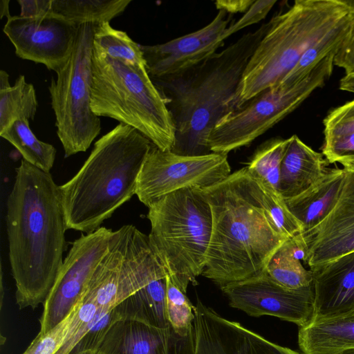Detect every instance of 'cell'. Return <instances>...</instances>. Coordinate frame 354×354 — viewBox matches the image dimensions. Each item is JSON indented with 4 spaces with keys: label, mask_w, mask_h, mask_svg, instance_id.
Segmentation results:
<instances>
[{
    "label": "cell",
    "mask_w": 354,
    "mask_h": 354,
    "mask_svg": "<svg viewBox=\"0 0 354 354\" xmlns=\"http://www.w3.org/2000/svg\"><path fill=\"white\" fill-rule=\"evenodd\" d=\"M6 201L9 261L19 309L43 304L63 264L67 229L59 186L22 159Z\"/></svg>",
    "instance_id": "obj_1"
},
{
    "label": "cell",
    "mask_w": 354,
    "mask_h": 354,
    "mask_svg": "<svg viewBox=\"0 0 354 354\" xmlns=\"http://www.w3.org/2000/svg\"><path fill=\"white\" fill-rule=\"evenodd\" d=\"M202 192L212 215L202 275L221 288L264 272L288 238L267 211L259 184L243 167Z\"/></svg>",
    "instance_id": "obj_2"
},
{
    "label": "cell",
    "mask_w": 354,
    "mask_h": 354,
    "mask_svg": "<svg viewBox=\"0 0 354 354\" xmlns=\"http://www.w3.org/2000/svg\"><path fill=\"white\" fill-rule=\"evenodd\" d=\"M271 22L243 35L178 76L151 78L166 100L175 125L171 152L187 156L212 153L208 136L218 120L234 109V96L244 70Z\"/></svg>",
    "instance_id": "obj_3"
},
{
    "label": "cell",
    "mask_w": 354,
    "mask_h": 354,
    "mask_svg": "<svg viewBox=\"0 0 354 354\" xmlns=\"http://www.w3.org/2000/svg\"><path fill=\"white\" fill-rule=\"evenodd\" d=\"M152 145L122 123L97 140L79 171L59 186L67 229L93 232L129 201Z\"/></svg>",
    "instance_id": "obj_4"
},
{
    "label": "cell",
    "mask_w": 354,
    "mask_h": 354,
    "mask_svg": "<svg viewBox=\"0 0 354 354\" xmlns=\"http://www.w3.org/2000/svg\"><path fill=\"white\" fill-rule=\"evenodd\" d=\"M353 20L354 1L345 0H297L285 12L274 16L244 70L234 109L279 86L314 43Z\"/></svg>",
    "instance_id": "obj_5"
},
{
    "label": "cell",
    "mask_w": 354,
    "mask_h": 354,
    "mask_svg": "<svg viewBox=\"0 0 354 354\" xmlns=\"http://www.w3.org/2000/svg\"><path fill=\"white\" fill-rule=\"evenodd\" d=\"M91 106L97 116L129 125L159 149L171 150L174 120L147 68L113 59L94 46Z\"/></svg>",
    "instance_id": "obj_6"
},
{
    "label": "cell",
    "mask_w": 354,
    "mask_h": 354,
    "mask_svg": "<svg viewBox=\"0 0 354 354\" xmlns=\"http://www.w3.org/2000/svg\"><path fill=\"white\" fill-rule=\"evenodd\" d=\"M148 208L150 242L171 281L186 293L205 266L212 231L209 204L202 189L186 187Z\"/></svg>",
    "instance_id": "obj_7"
},
{
    "label": "cell",
    "mask_w": 354,
    "mask_h": 354,
    "mask_svg": "<svg viewBox=\"0 0 354 354\" xmlns=\"http://www.w3.org/2000/svg\"><path fill=\"white\" fill-rule=\"evenodd\" d=\"M97 24L78 26L72 53L48 86L57 134L65 158L86 151L101 131L100 117L91 106L93 37Z\"/></svg>",
    "instance_id": "obj_8"
},
{
    "label": "cell",
    "mask_w": 354,
    "mask_h": 354,
    "mask_svg": "<svg viewBox=\"0 0 354 354\" xmlns=\"http://www.w3.org/2000/svg\"><path fill=\"white\" fill-rule=\"evenodd\" d=\"M334 55L298 82L267 88L223 116L208 136L211 152L227 154L248 145L292 113L330 77Z\"/></svg>",
    "instance_id": "obj_9"
},
{
    "label": "cell",
    "mask_w": 354,
    "mask_h": 354,
    "mask_svg": "<svg viewBox=\"0 0 354 354\" xmlns=\"http://www.w3.org/2000/svg\"><path fill=\"white\" fill-rule=\"evenodd\" d=\"M230 171L227 154L181 156L153 144L139 173L136 194L149 207L177 190L214 185L226 178Z\"/></svg>",
    "instance_id": "obj_10"
},
{
    "label": "cell",
    "mask_w": 354,
    "mask_h": 354,
    "mask_svg": "<svg viewBox=\"0 0 354 354\" xmlns=\"http://www.w3.org/2000/svg\"><path fill=\"white\" fill-rule=\"evenodd\" d=\"M113 231L100 227L72 243L43 305L39 333L62 322L81 298L97 266L106 253Z\"/></svg>",
    "instance_id": "obj_11"
},
{
    "label": "cell",
    "mask_w": 354,
    "mask_h": 354,
    "mask_svg": "<svg viewBox=\"0 0 354 354\" xmlns=\"http://www.w3.org/2000/svg\"><path fill=\"white\" fill-rule=\"evenodd\" d=\"M230 306L248 315H270L295 323L299 328L314 322L313 285L297 290L285 288L264 271L247 279L221 287Z\"/></svg>",
    "instance_id": "obj_12"
},
{
    "label": "cell",
    "mask_w": 354,
    "mask_h": 354,
    "mask_svg": "<svg viewBox=\"0 0 354 354\" xmlns=\"http://www.w3.org/2000/svg\"><path fill=\"white\" fill-rule=\"evenodd\" d=\"M78 26L49 13L37 17L10 16L3 32L21 59L57 72L69 59Z\"/></svg>",
    "instance_id": "obj_13"
},
{
    "label": "cell",
    "mask_w": 354,
    "mask_h": 354,
    "mask_svg": "<svg viewBox=\"0 0 354 354\" xmlns=\"http://www.w3.org/2000/svg\"><path fill=\"white\" fill-rule=\"evenodd\" d=\"M193 328L180 354H300L226 319L199 299Z\"/></svg>",
    "instance_id": "obj_14"
},
{
    "label": "cell",
    "mask_w": 354,
    "mask_h": 354,
    "mask_svg": "<svg viewBox=\"0 0 354 354\" xmlns=\"http://www.w3.org/2000/svg\"><path fill=\"white\" fill-rule=\"evenodd\" d=\"M231 20L232 15L219 10L209 24L195 32L163 44H140L151 78L178 76L212 56L223 45Z\"/></svg>",
    "instance_id": "obj_15"
},
{
    "label": "cell",
    "mask_w": 354,
    "mask_h": 354,
    "mask_svg": "<svg viewBox=\"0 0 354 354\" xmlns=\"http://www.w3.org/2000/svg\"><path fill=\"white\" fill-rule=\"evenodd\" d=\"M342 165L345 178L335 207L317 226L295 237L310 268L354 251V161Z\"/></svg>",
    "instance_id": "obj_16"
},
{
    "label": "cell",
    "mask_w": 354,
    "mask_h": 354,
    "mask_svg": "<svg viewBox=\"0 0 354 354\" xmlns=\"http://www.w3.org/2000/svg\"><path fill=\"white\" fill-rule=\"evenodd\" d=\"M310 268L315 295L314 321L354 312V251Z\"/></svg>",
    "instance_id": "obj_17"
},
{
    "label": "cell",
    "mask_w": 354,
    "mask_h": 354,
    "mask_svg": "<svg viewBox=\"0 0 354 354\" xmlns=\"http://www.w3.org/2000/svg\"><path fill=\"white\" fill-rule=\"evenodd\" d=\"M185 339L171 326L162 328L121 318L109 329L99 350L104 354H180Z\"/></svg>",
    "instance_id": "obj_18"
},
{
    "label": "cell",
    "mask_w": 354,
    "mask_h": 354,
    "mask_svg": "<svg viewBox=\"0 0 354 354\" xmlns=\"http://www.w3.org/2000/svg\"><path fill=\"white\" fill-rule=\"evenodd\" d=\"M344 178L343 168L328 169L324 175L305 192L284 199L287 207L300 223L301 233L317 226L330 213L339 198Z\"/></svg>",
    "instance_id": "obj_19"
},
{
    "label": "cell",
    "mask_w": 354,
    "mask_h": 354,
    "mask_svg": "<svg viewBox=\"0 0 354 354\" xmlns=\"http://www.w3.org/2000/svg\"><path fill=\"white\" fill-rule=\"evenodd\" d=\"M328 161L296 135L290 137L280 169L279 193L284 199L305 192L326 172Z\"/></svg>",
    "instance_id": "obj_20"
},
{
    "label": "cell",
    "mask_w": 354,
    "mask_h": 354,
    "mask_svg": "<svg viewBox=\"0 0 354 354\" xmlns=\"http://www.w3.org/2000/svg\"><path fill=\"white\" fill-rule=\"evenodd\" d=\"M298 344L304 354H334L354 348V312L299 328Z\"/></svg>",
    "instance_id": "obj_21"
},
{
    "label": "cell",
    "mask_w": 354,
    "mask_h": 354,
    "mask_svg": "<svg viewBox=\"0 0 354 354\" xmlns=\"http://www.w3.org/2000/svg\"><path fill=\"white\" fill-rule=\"evenodd\" d=\"M168 276L152 281L119 304L115 308L122 318L158 328L169 327L166 311Z\"/></svg>",
    "instance_id": "obj_22"
},
{
    "label": "cell",
    "mask_w": 354,
    "mask_h": 354,
    "mask_svg": "<svg viewBox=\"0 0 354 354\" xmlns=\"http://www.w3.org/2000/svg\"><path fill=\"white\" fill-rule=\"evenodd\" d=\"M38 107L33 84L20 75L11 86L9 75L0 71V133L19 119L34 120Z\"/></svg>",
    "instance_id": "obj_23"
},
{
    "label": "cell",
    "mask_w": 354,
    "mask_h": 354,
    "mask_svg": "<svg viewBox=\"0 0 354 354\" xmlns=\"http://www.w3.org/2000/svg\"><path fill=\"white\" fill-rule=\"evenodd\" d=\"M305 253L295 238L288 239L273 254L265 272L277 283L289 289L297 290L313 284L310 269L302 266Z\"/></svg>",
    "instance_id": "obj_24"
},
{
    "label": "cell",
    "mask_w": 354,
    "mask_h": 354,
    "mask_svg": "<svg viewBox=\"0 0 354 354\" xmlns=\"http://www.w3.org/2000/svg\"><path fill=\"white\" fill-rule=\"evenodd\" d=\"M131 0H51L50 12L79 26L109 22L121 15Z\"/></svg>",
    "instance_id": "obj_25"
},
{
    "label": "cell",
    "mask_w": 354,
    "mask_h": 354,
    "mask_svg": "<svg viewBox=\"0 0 354 354\" xmlns=\"http://www.w3.org/2000/svg\"><path fill=\"white\" fill-rule=\"evenodd\" d=\"M0 136L17 149L24 160L50 173L55 160L56 149L35 136L28 119L16 120Z\"/></svg>",
    "instance_id": "obj_26"
},
{
    "label": "cell",
    "mask_w": 354,
    "mask_h": 354,
    "mask_svg": "<svg viewBox=\"0 0 354 354\" xmlns=\"http://www.w3.org/2000/svg\"><path fill=\"white\" fill-rule=\"evenodd\" d=\"M289 142L290 138L266 140L257 149L245 167L261 185L279 193L281 165Z\"/></svg>",
    "instance_id": "obj_27"
},
{
    "label": "cell",
    "mask_w": 354,
    "mask_h": 354,
    "mask_svg": "<svg viewBox=\"0 0 354 354\" xmlns=\"http://www.w3.org/2000/svg\"><path fill=\"white\" fill-rule=\"evenodd\" d=\"M93 46L113 59L147 68L140 44L135 42L127 32L113 28L108 21L96 25Z\"/></svg>",
    "instance_id": "obj_28"
},
{
    "label": "cell",
    "mask_w": 354,
    "mask_h": 354,
    "mask_svg": "<svg viewBox=\"0 0 354 354\" xmlns=\"http://www.w3.org/2000/svg\"><path fill=\"white\" fill-rule=\"evenodd\" d=\"M354 20L348 21L328 33L314 43L304 53L295 67L280 84H293L302 80L318 64L334 55L348 34Z\"/></svg>",
    "instance_id": "obj_29"
},
{
    "label": "cell",
    "mask_w": 354,
    "mask_h": 354,
    "mask_svg": "<svg viewBox=\"0 0 354 354\" xmlns=\"http://www.w3.org/2000/svg\"><path fill=\"white\" fill-rule=\"evenodd\" d=\"M195 306L178 286L171 280L167 281L166 311L170 326L181 337H187L192 332L195 318Z\"/></svg>",
    "instance_id": "obj_30"
},
{
    "label": "cell",
    "mask_w": 354,
    "mask_h": 354,
    "mask_svg": "<svg viewBox=\"0 0 354 354\" xmlns=\"http://www.w3.org/2000/svg\"><path fill=\"white\" fill-rule=\"evenodd\" d=\"M259 185L263 192L266 208L279 231L288 239L299 235L301 233V225L287 207L280 193Z\"/></svg>",
    "instance_id": "obj_31"
},
{
    "label": "cell",
    "mask_w": 354,
    "mask_h": 354,
    "mask_svg": "<svg viewBox=\"0 0 354 354\" xmlns=\"http://www.w3.org/2000/svg\"><path fill=\"white\" fill-rule=\"evenodd\" d=\"M97 310L98 308L93 301L82 295L76 304V310L66 338L56 354H72L89 330Z\"/></svg>",
    "instance_id": "obj_32"
},
{
    "label": "cell",
    "mask_w": 354,
    "mask_h": 354,
    "mask_svg": "<svg viewBox=\"0 0 354 354\" xmlns=\"http://www.w3.org/2000/svg\"><path fill=\"white\" fill-rule=\"evenodd\" d=\"M75 310L76 305L55 327L44 333H38L22 354H56L66 338Z\"/></svg>",
    "instance_id": "obj_33"
},
{
    "label": "cell",
    "mask_w": 354,
    "mask_h": 354,
    "mask_svg": "<svg viewBox=\"0 0 354 354\" xmlns=\"http://www.w3.org/2000/svg\"><path fill=\"white\" fill-rule=\"evenodd\" d=\"M323 124L324 142L354 133V100L331 111Z\"/></svg>",
    "instance_id": "obj_34"
},
{
    "label": "cell",
    "mask_w": 354,
    "mask_h": 354,
    "mask_svg": "<svg viewBox=\"0 0 354 354\" xmlns=\"http://www.w3.org/2000/svg\"><path fill=\"white\" fill-rule=\"evenodd\" d=\"M322 151L328 163L354 161V133L324 142Z\"/></svg>",
    "instance_id": "obj_35"
},
{
    "label": "cell",
    "mask_w": 354,
    "mask_h": 354,
    "mask_svg": "<svg viewBox=\"0 0 354 354\" xmlns=\"http://www.w3.org/2000/svg\"><path fill=\"white\" fill-rule=\"evenodd\" d=\"M275 0L255 1L244 15L235 23L231 24L223 34L225 39L230 35L263 19L276 3Z\"/></svg>",
    "instance_id": "obj_36"
},
{
    "label": "cell",
    "mask_w": 354,
    "mask_h": 354,
    "mask_svg": "<svg viewBox=\"0 0 354 354\" xmlns=\"http://www.w3.org/2000/svg\"><path fill=\"white\" fill-rule=\"evenodd\" d=\"M333 64L344 69L345 75H354V24L335 53Z\"/></svg>",
    "instance_id": "obj_37"
},
{
    "label": "cell",
    "mask_w": 354,
    "mask_h": 354,
    "mask_svg": "<svg viewBox=\"0 0 354 354\" xmlns=\"http://www.w3.org/2000/svg\"><path fill=\"white\" fill-rule=\"evenodd\" d=\"M20 16L37 17L50 13L51 0H18Z\"/></svg>",
    "instance_id": "obj_38"
},
{
    "label": "cell",
    "mask_w": 354,
    "mask_h": 354,
    "mask_svg": "<svg viewBox=\"0 0 354 354\" xmlns=\"http://www.w3.org/2000/svg\"><path fill=\"white\" fill-rule=\"evenodd\" d=\"M255 0H217L215 6L218 10H223L230 15L243 12L245 13Z\"/></svg>",
    "instance_id": "obj_39"
},
{
    "label": "cell",
    "mask_w": 354,
    "mask_h": 354,
    "mask_svg": "<svg viewBox=\"0 0 354 354\" xmlns=\"http://www.w3.org/2000/svg\"><path fill=\"white\" fill-rule=\"evenodd\" d=\"M339 89L354 93V75H345L339 82Z\"/></svg>",
    "instance_id": "obj_40"
},
{
    "label": "cell",
    "mask_w": 354,
    "mask_h": 354,
    "mask_svg": "<svg viewBox=\"0 0 354 354\" xmlns=\"http://www.w3.org/2000/svg\"><path fill=\"white\" fill-rule=\"evenodd\" d=\"M9 0H1L0 2V13H1V19L3 17H6L7 18L10 16V10H9Z\"/></svg>",
    "instance_id": "obj_41"
},
{
    "label": "cell",
    "mask_w": 354,
    "mask_h": 354,
    "mask_svg": "<svg viewBox=\"0 0 354 354\" xmlns=\"http://www.w3.org/2000/svg\"><path fill=\"white\" fill-rule=\"evenodd\" d=\"M334 354H354V348L344 349Z\"/></svg>",
    "instance_id": "obj_42"
},
{
    "label": "cell",
    "mask_w": 354,
    "mask_h": 354,
    "mask_svg": "<svg viewBox=\"0 0 354 354\" xmlns=\"http://www.w3.org/2000/svg\"><path fill=\"white\" fill-rule=\"evenodd\" d=\"M96 352L91 351H81L79 353H77L75 354H94Z\"/></svg>",
    "instance_id": "obj_43"
},
{
    "label": "cell",
    "mask_w": 354,
    "mask_h": 354,
    "mask_svg": "<svg viewBox=\"0 0 354 354\" xmlns=\"http://www.w3.org/2000/svg\"><path fill=\"white\" fill-rule=\"evenodd\" d=\"M94 354H104L102 351H100V350L98 351H97L96 353H95Z\"/></svg>",
    "instance_id": "obj_44"
}]
</instances>
